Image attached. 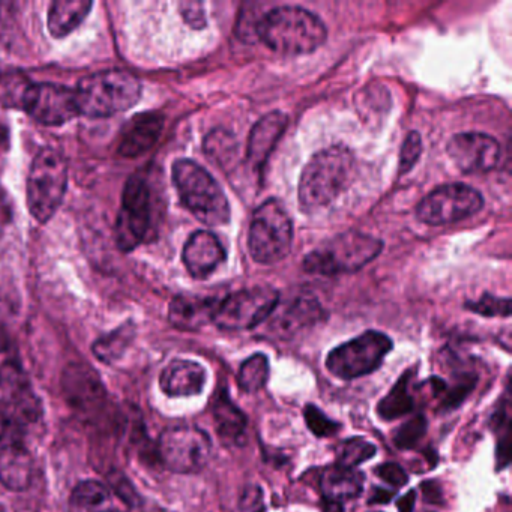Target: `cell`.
Returning <instances> with one entry per match:
<instances>
[{
  "label": "cell",
  "mask_w": 512,
  "mask_h": 512,
  "mask_svg": "<svg viewBox=\"0 0 512 512\" xmlns=\"http://www.w3.org/2000/svg\"><path fill=\"white\" fill-rule=\"evenodd\" d=\"M287 116L281 112H272L263 116L248 139L247 160L254 170H262L274 151L280 137L286 130Z\"/></svg>",
  "instance_id": "cell-20"
},
{
  "label": "cell",
  "mask_w": 512,
  "mask_h": 512,
  "mask_svg": "<svg viewBox=\"0 0 512 512\" xmlns=\"http://www.w3.org/2000/svg\"><path fill=\"white\" fill-rule=\"evenodd\" d=\"M31 80L22 71L0 65V107L25 110L31 94Z\"/></svg>",
  "instance_id": "cell-27"
},
{
  "label": "cell",
  "mask_w": 512,
  "mask_h": 512,
  "mask_svg": "<svg viewBox=\"0 0 512 512\" xmlns=\"http://www.w3.org/2000/svg\"><path fill=\"white\" fill-rule=\"evenodd\" d=\"M134 337H136V326L133 322H127L115 331L98 338L92 346V352L95 358L100 359L104 364H115L127 352Z\"/></svg>",
  "instance_id": "cell-29"
},
{
  "label": "cell",
  "mask_w": 512,
  "mask_h": 512,
  "mask_svg": "<svg viewBox=\"0 0 512 512\" xmlns=\"http://www.w3.org/2000/svg\"><path fill=\"white\" fill-rule=\"evenodd\" d=\"M392 346L388 335L367 331L331 350L326 358V368L338 379H359L376 371Z\"/></svg>",
  "instance_id": "cell-9"
},
{
  "label": "cell",
  "mask_w": 512,
  "mask_h": 512,
  "mask_svg": "<svg viewBox=\"0 0 512 512\" xmlns=\"http://www.w3.org/2000/svg\"><path fill=\"white\" fill-rule=\"evenodd\" d=\"M173 184L185 208L209 227L230 221V206L223 188L199 164L178 160L173 164Z\"/></svg>",
  "instance_id": "cell-4"
},
{
  "label": "cell",
  "mask_w": 512,
  "mask_h": 512,
  "mask_svg": "<svg viewBox=\"0 0 512 512\" xmlns=\"http://www.w3.org/2000/svg\"><path fill=\"white\" fill-rule=\"evenodd\" d=\"M151 226V193L140 176H131L122 194V206L116 220V244L128 253L145 241Z\"/></svg>",
  "instance_id": "cell-13"
},
{
  "label": "cell",
  "mask_w": 512,
  "mask_h": 512,
  "mask_svg": "<svg viewBox=\"0 0 512 512\" xmlns=\"http://www.w3.org/2000/svg\"><path fill=\"white\" fill-rule=\"evenodd\" d=\"M304 418L311 433L317 437H332L341 430V425L338 422L332 421L314 404L305 406Z\"/></svg>",
  "instance_id": "cell-35"
},
{
  "label": "cell",
  "mask_w": 512,
  "mask_h": 512,
  "mask_svg": "<svg viewBox=\"0 0 512 512\" xmlns=\"http://www.w3.org/2000/svg\"><path fill=\"white\" fill-rule=\"evenodd\" d=\"M142 85L127 71H103L80 80L76 89L79 115L109 118L139 103Z\"/></svg>",
  "instance_id": "cell-3"
},
{
  "label": "cell",
  "mask_w": 512,
  "mask_h": 512,
  "mask_svg": "<svg viewBox=\"0 0 512 512\" xmlns=\"http://www.w3.org/2000/svg\"><path fill=\"white\" fill-rule=\"evenodd\" d=\"M218 301L205 296L179 295L169 308V320L181 331H197L214 320Z\"/></svg>",
  "instance_id": "cell-21"
},
{
  "label": "cell",
  "mask_w": 512,
  "mask_h": 512,
  "mask_svg": "<svg viewBox=\"0 0 512 512\" xmlns=\"http://www.w3.org/2000/svg\"><path fill=\"white\" fill-rule=\"evenodd\" d=\"M416 493L410 490L409 493L404 494L397 502L398 512H413L415 509Z\"/></svg>",
  "instance_id": "cell-42"
},
{
  "label": "cell",
  "mask_w": 512,
  "mask_h": 512,
  "mask_svg": "<svg viewBox=\"0 0 512 512\" xmlns=\"http://www.w3.org/2000/svg\"><path fill=\"white\" fill-rule=\"evenodd\" d=\"M476 377L472 374H464L463 377L458 379L455 385H446L445 391L442 394V410L449 412V410L457 409L464 403L470 392L475 389Z\"/></svg>",
  "instance_id": "cell-34"
},
{
  "label": "cell",
  "mask_w": 512,
  "mask_h": 512,
  "mask_svg": "<svg viewBox=\"0 0 512 512\" xmlns=\"http://www.w3.org/2000/svg\"><path fill=\"white\" fill-rule=\"evenodd\" d=\"M208 374L199 362L190 359H175L160 376V386L169 397H193L202 394Z\"/></svg>",
  "instance_id": "cell-19"
},
{
  "label": "cell",
  "mask_w": 512,
  "mask_h": 512,
  "mask_svg": "<svg viewBox=\"0 0 512 512\" xmlns=\"http://www.w3.org/2000/svg\"><path fill=\"white\" fill-rule=\"evenodd\" d=\"M182 259L191 277L205 280L226 260V251L214 233L199 230L185 244Z\"/></svg>",
  "instance_id": "cell-17"
},
{
  "label": "cell",
  "mask_w": 512,
  "mask_h": 512,
  "mask_svg": "<svg viewBox=\"0 0 512 512\" xmlns=\"http://www.w3.org/2000/svg\"><path fill=\"white\" fill-rule=\"evenodd\" d=\"M164 116L158 112L140 113L125 124L121 131L118 152L125 158H137L148 152L160 139Z\"/></svg>",
  "instance_id": "cell-18"
},
{
  "label": "cell",
  "mask_w": 512,
  "mask_h": 512,
  "mask_svg": "<svg viewBox=\"0 0 512 512\" xmlns=\"http://www.w3.org/2000/svg\"><path fill=\"white\" fill-rule=\"evenodd\" d=\"M17 433L7 427L0 439V482L8 490L25 491L34 479V457Z\"/></svg>",
  "instance_id": "cell-16"
},
{
  "label": "cell",
  "mask_w": 512,
  "mask_h": 512,
  "mask_svg": "<svg viewBox=\"0 0 512 512\" xmlns=\"http://www.w3.org/2000/svg\"><path fill=\"white\" fill-rule=\"evenodd\" d=\"M5 431H7V425L4 422H0V439L4 437Z\"/></svg>",
  "instance_id": "cell-46"
},
{
  "label": "cell",
  "mask_w": 512,
  "mask_h": 512,
  "mask_svg": "<svg viewBox=\"0 0 512 512\" xmlns=\"http://www.w3.org/2000/svg\"><path fill=\"white\" fill-rule=\"evenodd\" d=\"M355 175V157L344 146H331L317 152L299 181V206L305 214H313L331 205L347 190Z\"/></svg>",
  "instance_id": "cell-2"
},
{
  "label": "cell",
  "mask_w": 512,
  "mask_h": 512,
  "mask_svg": "<svg viewBox=\"0 0 512 512\" xmlns=\"http://www.w3.org/2000/svg\"><path fill=\"white\" fill-rule=\"evenodd\" d=\"M68 184V164L58 149L44 148L34 158L28 176V206L40 223L58 212Z\"/></svg>",
  "instance_id": "cell-6"
},
{
  "label": "cell",
  "mask_w": 512,
  "mask_h": 512,
  "mask_svg": "<svg viewBox=\"0 0 512 512\" xmlns=\"http://www.w3.org/2000/svg\"><path fill=\"white\" fill-rule=\"evenodd\" d=\"M25 112L40 124L58 127L79 115L76 91L61 85H34Z\"/></svg>",
  "instance_id": "cell-14"
},
{
  "label": "cell",
  "mask_w": 512,
  "mask_h": 512,
  "mask_svg": "<svg viewBox=\"0 0 512 512\" xmlns=\"http://www.w3.org/2000/svg\"><path fill=\"white\" fill-rule=\"evenodd\" d=\"M0 512H4V509L0 508Z\"/></svg>",
  "instance_id": "cell-48"
},
{
  "label": "cell",
  "mask_w": 512,
  "mask_h": 512,
  "mask_svg": "<svg viewBox=\"0 0 512 512\" xmlns=\"http://www.w3.org/2000/svg\"><path fill=\"white\" fill-rule=\"evenodd\" d=\"M374 473H376L377 478L382 479L386 484L391 485L394 488H401L409 482V476L404 472L403 467L397 463H388L380 464L379 467L374 469Z\"/></svg>",
  "instance_id": "cell-38"
},
{
  "label": "cell",
  "mask_w": 512,
  "mask_h": 512,
  "mask_svg": "<svg viewBox=\"0 0 512 512\" xmlns=\"http://www.w3.org/2000/svg\"><path fill=\"white\" fill-rule=\"evenodd\" d=\"M0 416L2 422L14 431L38 424L43 416V404L19 358L0 364Z\"/></svg>",
  "instance_id": "cell-8"
},
{
  "label": "cell",
  "mask_w": 512,
  "mask_h": 512,
  "mask_svg": "<svg viewBox=\"0 0 512 512\" xmlns=\"http://www.w3.org/2000/svg\"><path fill=\"white\" fill-rule=\"evenodd\" d=\"M466 308L479 316L508 317L511 314V301L508 298L484 295L479 301L467 302Z\"/></svg>",
  "instance_id": "cell-36"
},
{
  "label": "cell",
  "mask_w": 512,
  "mask_h": 512,
  "mask_svg": "<svg viewBox=\"0 0 512 512\" xmlns=\"http://www.w3.org/2000/svg\"><path fill=\"white\" fill-rule=\"evenodd\" d=\"M293 227L278 200L269 199L254 212L248 233L251 257L262 265L281 262L292 248Z\"/></svg>",
  "instance_id": "cell-7"
},
{
  "label": "cell",
  "mask_w": 512,
  "mask_h": 512,
  "mask_svg": "<svg viewBox=\"0 0 512 512\" xmlns=\"http://www.w3.org/2000/svg\"><path fill=\"white\" fill-rule=\"evenodd\" d=\"M376 452V446L364 437H350L337 446V466L356 469L359 464L373 458Z\"/></svg>",
  "instance_id": "cell-31"
},
{
  "label": "cell",
  "mask_w": 512,
  "mask_h": 512,
  "mask_svg": "<svg viewBox=\"0 0 512 512\" xmlns=\"http://www.w3.org/2000/svg\"><path fill=\"white\" fill-rule=\"evenodd\" d=\"M8 145V130L4 124H0V152Z\"/></svg>",
  "instance_id": "cell-45"
},
{
  "label": "cell",
  "mask_w": 512,
  "mask_h": 512,
  "mask_svg": "<svg viewBox=\"0 0 512 512\" xmlns=\"http://www.w3.org/2000/svg\"><path fill=\"white\" fill-rule=\"evenodd\" d=\"M115 499L107 485L98 481H83L70 496V512H112Z\"/></svg>",
  "instance_id": "cell-26"
},
{
  "label": "cell",
  "mask_w": 512,
  "mask_h": 512,
  "mask_svg": "<svg viewBox=\"0 0 512 512\" xmlns=\"http://www.w3.org/2000/svg\"><path fill=\"white\" fill-rule=\"evenodd\" d=\"M455 166L467 175L487 173L499 164L500 145L496 139L482 133H461L446 146Z\"/></svg>",
  "instance_id": "cell-15"
},
{
  "label": "cell",
  "mask_w": 512,
  "mask_h": 512,
  "mask_svg": "<svg viewBox=\"0 0 512 512\" xmlns=\"http://www.w3.org/2000/svg\"><path fill=\"white\" fill-rule=\"evenodd\" d=\"M422 491H424L425 500L440 503L442 494H440V487H437L434 482H424V484H422Z\"/></svg>",
  "instance_id": "cell-41"
},
{
  "label": "cell",
  "mask_w": 512,
  "mask_h": 512,
  "mask_svg": "<svg viewBox=\"0 0 512 512\" xmlns=\"http://www.w3.org/2000/svg\"><path fill=\"white\" fill-rule=\"evenodd\" d=\"M212 443L208 433L191 425L170 427L158 439V455L175 473H196L209 461Z\"/></svg>",
  "instance_id": "cell-11"
},
{
  "label": "cell",
  "mask_w": 512,
  "mask_h": 512,
  "mask_svg": "<svg viewBox=\"0 0 512 512\" xmlns=\"http://www.w3.org/2000/svg\"><path fill=\"white\" fill-rule=\"evenodd\" d=\"M274 322L271 328L280 338L295 337L302 329L310 328L320 322L323 316L322 307L313 298H299L287 305L283 310L275 308Z\"/></svg>",
  "instance_id": "cell-22"
},
{
  "label": "cell",
  "mask_w": 512,
  "mask_h": 512,
  "mask_svg": "<svg viewBox=\"0 0 512 512\" xmlns=\"http://www.w3.org/2000/svg\"><path fill=\"white\" fill-rule=\"evenodd\" d=\"M413 374H415L413 368L401 374L400 379L392 386L391 391L377 404V415L383 421H394V419L412 412L415 403H413V397L409 392V383Z\"/></svg>",
  "instance_id": "cell-28"
},
{
  "label": "cell",
  "mask_w": 512,
  "mask_h": 512,
  "mask_svg": "<svg viewBox=\"0 0 512 512\" xmlns=\"http://www.w3.org/2000/svg\"><path fill=\"white\" fill-rule=\"evenodd\" d=\"M256 31L266 47L286 56L316 52L328 37L322 20L301 7L274 8L260 19Z\"/></svg>",
  "instance_id": "cell-1"
},
{
  "label": "cell",
  "mask_w": 512,
  "mask_h": 512,
  "mask_svg": "<svg viewBox=\"0 0 512 512\" xmlns=\"http://www.w3.org/2000/svg\"><path fill=\"white\" fill-rule=\"evenodd\" d=\"M323 512H344L343 503L325 500V503H323Z\"/></svg>",
  "instance_id": "cell-44"
},
{
  "label": "cell",
  "mask_w": 512,
  "mask_h": 512,
  "mask_svg": "<svg viewBox=\"0 0 512 512\" xmlns=\"http://www.w3.org/2000/svg\"><path fill=\"white\" fill-rule=\"evenodd\" d=\"M112 512H122V511H118V509H115V511H112Z\"/></svg>",
  "instance_id": "cell-47"
},
{
  "label": "cell",
  "mask_w": 512,
  "mask_h": 512,
  "mask_svg": "<svg viewBox=\"0 0 512 512\" xmlns=\"http://www.w3.org/2000/svg\"><path fill=\"white\" fill-rule=\"evenodd\" d=\"M280 293L272 287H251L230 293L218 301L212 322L223 331H247L272 316Z\"/></svg>",
  "instance_id": "cell-10"
},
{
  "label": "cell",
  "mask_w": 512,
  "mask_h": 512,
  "mask_svg": "<svg viewBox=\"0 0 512 512\" xmlns=\"http://www.w3.org/2000/svg\"><path fill=\"white\" fill-rule=\"evenodd\" d=\"M392 496H394V491L386 490V488H374L368 503H371V505L373 503H388Z\"/></svg>",
  "instance_id": "cell-43"
},
{
  "label": "cell",
  "mask_w": 512,
  "mask_h": 512,
  "mask_svg": "<svg viewBox=\"0 0 512 512\" xmlns=\"http://www.w3.org/2000/svg\"><path fill=\"white\" fill-rule=\"evenodd\" d=\"M269 373L271 368L266 355L254 353L239 368L238 377H236L238 386L245 394H256L268 383Z\"/></svg>",
  "instance_id": "cell-30"
},
{
  "label": "cell",
  "mask_w": 512,
  "mask_h": 512,
  "mask_svg": "<svg viewBox=\"0 0 512 512\" xmlns=\"http://www.w3.org/2000/svg\"><path fill=\"white\" fill-rule=\"evenodd\" d=\"M241 508L244 512H263L262 490L247 488L241 499Z\"/></svg>",
  "instance_id": "cell-39"
},
{
  "label": "cell",
  "mask_w": 512,
  "mask_h": 512,
  "mask_svg": "<svg viewBox=\"0 0 512 512\" xmlns=\"http://www.w3.org/2000/svg\"><path fill=\"white\" fill-rule=\"evenodd\" d=\"M89 0H56L49 11V31L55 38H65L76 31L92 8Z\"/></svg>",
  "instance_id": "cell-25"
},
{
  "label": "cell",
  "mask_w": 512,
  "mask_h": 512,
  "mask_svg": "<svg viewBox=\"0 0 512 512\" xmlns=\"http://www.w3.org/2000/svg\"><path fill=\"white\" fill-rule=\"evenodd\" d=\"M182 7H184L185 19H187L191 26H194V28L205 26V14H203L202 5L184 4Z\"/></svg>",
  "instance_id": "cell-40"
},
{
  "label": "cell",
  "mask_w": 512,
  "mask_h": 512,
  "mask_svg": "<svg viewBox=\"0 0 512 512\" xmlns=\"http://www.w3.org/2000/svg\"><path fill=\"white\" fill-rule=\"evenodd\" d=\"M238 143L232 134L224 130H215L205 139V152L212 163L226 169L238 151Z\"/></svg>",
  "instance_id": "cell-32"
},
{
  "label": "cell",
  "mask_w": 512,
  "mask_h": 512,
  "mask_svg": "<svg viewBox=\"0 0 512 512\" xmlns=\"http://www.w3.org/2000/svg\"><path fill=\"white\" fill-rule=\"evenodd\" d=\"M484 206L481 193L464 184H448L431 191L416 208L428 226H448L478 214Z\"/></svg>",
  "instance_id": "cell-12"
},
{
  "label": "cell",
  "mask_w": 512,
  "mask_h": 512,
  "mask_svg": "<svg viewBox=\"0 0 512 512\" xmlns=\"http://www.w3.org/2000/svg\"><path fill=\"white\" fill-rule=\"evenodd\" d=\"M427 419L422 415L413 416L394 431V443L400 449H413L427 433Z\"/></svg>",
  "instance_id": "cell-33"
},
{
  "label": "cell",
  "mask_w": 512,
  "mask_h": 512,
  "mask_svg": "<svg viewBox=\"0 0 512 512\" xmlns=\"http://www.w3.org/2000/svg\"><path fill=\"white\" fill-rule=\"evenodd\" d=\"M383 244L379 239L365 233H341L329 239L322 247L304 259V269L310 274L331 275L352 274L382 253Z\"/></svg>",
  "instance_id": "cell-5"
},
{
  "label": "cell",
  "mask_w": 512,
  "mask_h": 512,
  "mask_svg": "<svg viewBox=\"0 0 512 512\" xmlns=\"http://www.w3.org/2000/svg\"><path fill=\"white\" fill-rule=\"evenodd\" d=\"M364 490V476L355 469L331 466L320 475V491L323 499L343 503L358 497Z\"/></svg>",
  "instance_id": "cell-24"
},
{
  "label": "cell",
  "mask_w": 512,
  "mask_h": 512,
  "mask_svg": "<svg viewBox=\"0 0 512 512\" xmlns=\"http://www.w3.org/2000/svg\"><path fill=\"white\" fill-rule=\"evenodd\" d=\"M215 430L221 442L229 446H238L244 442L247 430V416L233 403L227 389H221L212 403Z\"/></svg>",
  "instance_id": "cell-23"
},
{
  "label": "cell",
  "mask_w": 512,
  "mask_h": 512,
  "mask_svg": "<svg viewBox=\"0 0 512 512\" xmlns=\"http://www.w3.org/2000/svg\"><path fill=\"white\" fill-rule=\"evenodd\" d=\"M422 152V140L416 131H412L404 140L400 152V172L407 173L418 163Z\"/></svg>",
  "instance_id": "cell-37"
}]
</instances>
